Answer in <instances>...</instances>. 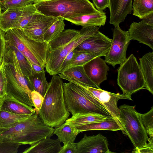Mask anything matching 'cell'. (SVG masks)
Here are the masks:
<instances>
[{"mask_svg": "<svg viewBox=\"0 0 153 153\" xmlns=\"http://www.w3.org/2000/svg\"><path fill=\"white\" fill-rule=\"evenodd\" d=\"M97 26L82 27L80 30H64L48 44L46 71L51 75L59 74L67 55L84 40L99 30Z\"/></svg>", "mask_w": 153, "mask_h": 153, "instance_id": "6da1fadb", "label": "cell"}, {"mask_svg": "<svg viewBox=\"0 0 153 153\" xmlns=\"http://www.w3.org/2000/svg\"><path fill=\"white\" fill-rule=\"evenodd\" d=\"M54 128L46 125L36 113L9 128H0V143L10 142L30 146L51 137Z\"/></svg>", "mask_w": 153, "mask_h": 153, "instance_id": "7a4b0ae2", "label": "cell"}, {"mask_svg": "<svg viewBox=\"0 0 153 153\" xmlns=\"http://www.w3.org/2000/svg\"><path fill=\"white\" fill-rule=\"evenodd\" d=\"M63 84L59 75L53 76L39 113L44 123L52 128H56L64 123L70 114L65 101Z\"/></svg>", "mask_w": 153, "mask_h": 153, "instance_id": "3957f363", "label": "cell"}, {"mask_svg": "<svg viewBox=\"0 0 153 153\" xmlns=\"http://www.w3.org/2000/svg\"><path fill=\"white\" fill-rule=\"evenodd\" d=\"M3 61L7 82L6 94L34 107L31 96L34 88L28 78L22 72L15 53L6 41Z\"/></svg>", "mask_w": 153, "mask_h": 153, "instance_id": "277c9868", "label": "cell"}, {"mask_svg": "<svg viewBox=\"0 0 153 153\" xmlns=\"http://www.w3.org/2000/svg\"><path fill=\"white\" fill-rule=\"evenodd\" d=\"M63 88L66 107L72 115L93 113L112 117L102 104L83 87L70 82L63 83Z\"/></svg>", "mask_w": 153, "mask_h": 153, "instance_id": "5b68a950", "label": "cell"}, {"mask_svg": "<svg viewBox=\"0 0 153 153\" xmlns=\"http://www.w3.org/2000/svg\"><path fill=\"white\" fill-rule=\"evenodd\" d=\"M34 5L39 12L45 16L64 20L99 11L89 0H39Z\"/></svg>", "mask_w": 153, "mask_h": 153, "instance_id": "8992f818", "label": "cell"}, {"mask_svg": "<svg viewBox=\"0 0 153 153\" xmlns=\"http://www.w3.org/2000/svg\"><path fill=\"white\" fill-rule=\"evenodd\" d=\"M6 41L15 46L25 56L30 65L35 64L45 67L48 43L31 39L20 28L10 29L5 32Z\"/></svg>", "mask_w": 153, "mask_h": 153, "instance_id": "52a82bcc", "label": "cell"}, {"mask_svg": "<svg viewBox=\"0 0 153 153\" xmlns=\"http://www.w3.org/2000/svg\"><path fill=\"white\" fill-rule=\"evenodd\" d=\"M135 105L123 104L118 108L119 120L125 132L135 147L145 145L148 140L143 125L141 114L135 109Z\"/></svg>", "mask_w": 153, "mask_h": 153, "instance_id": "ba28073f", "label": "cell"}, {"mask_svg": "<svg viewBox=\"0 0 153 153\" xmlns=\"http://www.w3.org/2000/svg\"><path fill=\"white\" fill-rule=\"evenodd\" d=\"M117 84L123 93L131 96L138 90L145 89V82L137 59L132 54L117 69Z\"/></svg>", "mask_w": 153, "mask_h": 153, "instance_id": "9c48e42d", "label": "cell"}, {"mask_svg": "<svg viewBox=\"0 0 153 153\" xmlns=\"http://www.w3.org/2000/svg\"><path fill=\"white\" fill-rule=\"evenodd\" d=\"M113 34L110 49L104 60L114 67L117 64L121 65L127 59L126 52L130 40L127 31L122 30L119 26H114Z\"/></svg>", "mask_w": 153, "mask_h": 153, "instance_id": "30bf717a", "label": "cell"}, {"mask_svg": "<svg viewBox=\"0 0 153 153\" xmlns=\"http://www.w3.org/2000/svg\"><path fill=\"white\" fill-rule=\"evenodd\" d=\"M82 86L95 97L108 111L111 116L120 123L119 120V111L117 105L118 101L121 99L132 100L131 96L124 93L122 94L119 93L115 94L101 89L87 86Z\"/></svg>", "mask_w": 153, "mask_h": 153, "instance_id": "8fae6325", "label": "cell"}, {"mask_svg": "<svg viewBox=\"0 0 153 153\" xmlns=\"http://www.w3.org/2000/svg\"><path fill=\"white\" fill-rule=\"evenodd\" d=\"M58 18L45 16L37 10L31 22L22 29L29 38L36 42H44V33Z\"/></svg>", "mask_w": 153, "mask_h": 153, "instance_id": "7c38bea8", "label": "cell"}, {"mask_svg": "<svg viewBox=\"0 0 153 153\" xmlns=\"http://www.w3.org/2000/svg\"><path fill=\"white\" fill-rule=\"evenodd\" d=\"M76 144V153H114L109 149L106 137L100 134L92 136H88L85 134Z\"/></svg>", "mask_w": 153, "mask_h": 153, "instance_id": "4fadbf2b", "label": "cell"}, {"mask_svg": "<svg viewBox=\"0 0 153 153\" xmlns=\"http://www.w3.org/2000/svg\"><path fill=\"white\" fill-rule=\"evenodd\" d=\"M112 39L99 30L81 43L75 49L97 53L105 56L109 51Z\"/></svg>", "mask_w": 153, "mask_h": 153, "instance_id": "5bb4252c", "label": "cell"}, {"mask_svg": "<svg viewBox=\"0 0 153 153\" xmlns=\"http://www.w3.org/2000/svg\"><path fill=\"white\" fill-rule=\"evenodd\" d=\"M83 66L89 78L99 87H100L102 82L107 79L109 67L101 57L92 59Z\"/></svg>", "mask_w": 153, "mask_h": 153, "instance_id": "9a60e30c", "label": "cell"}, {"mask_svg": "<svg viewBox=\"0 0 153 153\" xmlns=\"http://www.w3.org/2000/svg\"><path fill=\"white\" fill-rule=\"evenodd\" d=\"M129 39L136 40L153 50V26L144 23L142 20L131 23L127 31Z\"/></svg>", "mask_w": 153, "mask_h": 153, "instance_id": "2e32d148", "label": "cell"}, {"mask_svg": "<svg viewBox=\"0 0 153 153\" xmlns=\"http://www.w3.org/2000/svg\"><path fill=\"white\" fill-rule=\"evenodd\" d=\"M133 0H109V23L114 26H119L132 10Z\"/></svg>", "mask_w": 153, "mask_h": 153, "instance_id": "e0dca14e", "label": "cell"}, {"mask_svg": "<svg viewBox=\"0 0 153 153\" xmlns=\"http://www.w3.org/2000/svg\"><path fill=\"white\" fill-rule=\"evenodd\" d=\"M58 74L62 79L72 82L82 86H87L97 89L100 87L92 81L86 73L83 66L69 68Z\"/></svg>", "mask_w": 153, "mask_h": 153, "instance_id": "ac0fdd59", "label": "cell"}, {"mask_svg": "<svg viewBox=\"0 0 153 153\" xmlns=\"http://www.w3.org/2000/svg\"><path fill=\"white\" fill-rule=\"evenodd\" d=\"M72 127L77 135L82 131L94 130H121L125 134L124 131L121 124L112 117H107L103 120Z\"/></svg>", "mask_w": 153, "mask_h": 153, "instance_id": "d6986e66", "label": "cell"}, {"mask_svg": "<svg viewBox=\"0 0 153 153\" xmlns=\"http://www.w3.org/2000/svg\"><path fill=\"white\" fill-rule=\"evenodd\" d=\"M0 109L19 114L32 115L36 113L35 108L22 103L6 94L0 100Z\"/></svg>", "mask_w": 153, "mask_h": 153, "instance_id": "ffe728a7", "label": "cell"}, {"mask_svg": "<svg viewBox=\"0 0 153 153\" xmlns=\"http://www.w3.org/2000/svg\"><path fill=\"white\" fill-rule=\"evenodd\" d=\"M105 14L103 11H99L96 13L82 15L65 20L82 27H100L105 25L106 20Z\"/></svg>", "mask_w": 153, "mask_h": 153, "instance_id": "44dd1931", "label": "cell"}, {"mask_svg": "<svg viewBox=\"0 0 153 153\" xmlns=\"http://www.w3.org/2000/svg\"><path fill=\"white\" fill-rule=\"evenodd\" d=\"M62 146L58 139L45 138L25 149L23 153H59Z\"/></svg>", "mask_w": 153, "mask_h": 153, "instance_id": "7402d4cb", "label": "cell"}, {"mask_svg": "<svg viewBox=\"0 0 153 153\" xmlns=\"http://www.w3.org/2000/svg\"><path fill=\"white\" fill-rule=\"evenodd\" d=\"M139 65L145 82V89L153 94V52L148 53L140 59Z\"/></svg>", "mask_w": 153, "mask_h": 153, "instance_id": "603a6c76", "label": "cell"}, {"mask_svg": "<svg viewBox=\"0 0 153 153\" xmlns=\"http://www.w3.org/2000/svg\"><path fill=\"white\" fill-rule=\"evenodd\" d=\"M22 9H8L0 12V29L4 32L11 29L20 18Z\"/></svg>", "mask_w": 153, "mask_h": 153, "instance_id": "cb8c5ba5", "label": "cell"}, {"mask_svg": "<svg viewBox=\"0 0 153 153\" xmlns=\"http://www.w3.org/2000/svg\"><path fill=\"white\" fill-rule=\"evenodd\" d=\"M74 53L70 61L62 68V71L69 68L75 66H83L92 59L101 57L100 54L92 52L74 49Z\"/></svg>", "mask_w": 153, "mask_h": 153, "instance_id": "d4e9b609", "label": "cell"}, {"mask_svg": "<svg viewBox=\"0 0 153 153\" xmlns=\"http://www.w3.org/2000/svg\"><path fill=\"white\" fill-rule=\"evenodd\" d=\"M107 117L103 115L93 113H78L72 115L65 122L72 127L103 120Z\"/></svg>", "mask_w": 153, "mask_h": 153, "instance_id": "484cf974", "label": "cell"}, {"mask_svg": "<svg viewBox=\"0 0 153 153\" xmlns=\"http://www.w3.org/2000/svg\"><path fill=\"white\" fill-rule=\"evenodd\" d=\"M31 115L15 114L0 109V128L11 127Z\"/></svg>", "mask_w": 153, "mask_h": 153, "instance_id": "4316f807", "label": "cell"}, {"mask_svg": "<svg viewBox=\"0 0 153 153\" xmlns=\"http://www.w3.org/2000/svg\"><path fill=\"white\" fill-rule=\"evenodd\" d=\"M53 134L56 135L58 139L63 145L68 141L74 142L77 134L74 128L68 123L65 122L54 129Z\"/></svg>", "mask_w": 153, "mask_h": 153, "instance_id": "83f0119b", "label": "cell"}, {"mask_svg": "<svg viewBox=\"0 0 153 153\" xmlns=\"http://www.w3.org/2000/svg\"><path fill=\"white\" fill-rule=\"evenodd\" d=\"M132 7L133 15L142 19L153 12V0H134Z\"/></svg>", "mask_w": 153, "mask_h": 153, "instance_id": "f1b7e54d", "label": "cell"}, {"mask_svg": "<svg viewBox=\"0 0 153 153\" xmlns=\"http://www.w3.org/2000/svg\"><path fill=\"white\" fill-rule=\"evenodd\" d=\"M28 78L34 90L44 97L49 85L45 76V71L38 73L32 70V74Z\"/></svg>", "mask_w": 153, "mask_h": 153, "instance_id": "f546056e", "label": "cell"}, {"mask_svg": "<svg viewBox=\"0 0 153 153\" xmlns=\"http://www.w3.org/2000/svg\"><path fill=\"white\" fill-rule=\"evenodd\" d=\"M36 11L34 4L28 5L24 7L18 21L13 25L12 29H23L32 20Z\"/></svg>", "mask_w": 153, "mask_h": 153, "instance_id": "4dcf8cb0", "label": "cell"}, {"mask_svg": "<svg viewBox=\"0 0 153 153\" xmlns=\"http://www.w3.org/2000/svg\"><path fill=\"white\" fill-rule=\"evenodd\" d=\"M63 17H58V19L47 30L44 35L45 42L48 43L55 39L64 30L65 24Z\"/></svg>", "mask_w": 153, "mask_h": 153, "instance_id": "1f68e13d", "label": "cell"}, {"mask_svg": "<svg viewBox=\"0 0 153 153\" xmlns=\"http://www.w3.org/2000/svg\"><path fill=\"white\" fill-rule=\"evenodd\" d=\"M39 0H0V12L8 9H22L28 5L34 4Z\"/></svg>", "mask_w": 153, "mask_h": 153, "instance_id": "d6a6232c", "label": "cell"}, {"mask_svg": "<svg viewBox=\"0 0 153 153\" xmlns=\"http://www.w3.org/2000/svg\"><path fill=\"white\" fill-rule=\"evenodd\" d=\"M7 42L15 53L22 73L28 78L32 74L33 70L30 63L23 54L15 46Z\"/></svg>", "mask_w": 153, "mask_h": 153, "instance_id": "836d02e7", "label": "cell"}, {"mask_svg": "<svg viewBox=\"0 0 153 153\" xmlns=\"http://www.w3.org/2000/svg\"><path fill=\"white\" fill-rule=\"evenodd\" d=\"M143 125L149 137H153V106L147 112L141 114Z\"/></svg>", "mask_w": 153, "mask_h": 153, "instance_id": "e575fe53", "label": "cell"}, {"mask_svg": "<svg viewBox=\"0 0 153 153\" xmlns=\"http://www.w3.org/2000/svg\"><path fill=\"white\" fill-rule=\"evenodd\" d=\"M20 145L12 142H0V153H16Z\"/></svg>", "mask_w": 153, "mask_h": 153, "instance_id": "d590c367", "label": "cell"}, {"mask_svg": "<svg viewBox=\"0 0 153 153\" xmlns=\"http://www.w3.org/2000/svg\"><path fill=\"white\" fill-rule=\"evenodd\" d=\"M7 78L4 62L0 66V100L6 93Z\"/></svg>", "mask_w": 153, "mask_h": 153, "instance_id": "8d00e7d4", "label": "cell"}, {"mask_svg": "<svg viewBox=\"0 0 153 153\" xmlns=\"http://www.w3.org/2000/svg\"><path fill=\"white\" fill-rule=\"evenodd\" d=\"M31 98L35 107L36 114H38L44 100L43 97L38 92L34 90L31 93Z\"/></svg>", "mask_w": 153, "mask_h": 153, "instance_id": "74e56055", "label": "cell"}, {"mask_svg": "<svg viewBox=\"0 0 153 153\" xmlns=\"http://www.w3.org/2000/svg\"><path fill=\"white\" fill-rule=\"evenodd\" d=\"M148 143L140 147H134L132 152L134 153H153V137L148 138Z\"/></svg>", "mask_w": 153, "mask_h": 153, "instance_id": "f35d334b", "label": "cell"}, {"mask_svg": "<svg viewBox=\"0 0 153 153\" xmlns=\"http://www.w3.org/2000/svg\"><path fill=\"white\" fill-rule=\"evenodd\" d=\"M76 143L68 141L62 146L59 153H76Z\"/></svg>", "mask_w": 153, "mask_h": 153, "instance_id": "ab89813d", "label": "cell"}, {"mask_svg": "<svg viewBox=\"0 0 153 153\" xmlns=\"http://www.w3.org/2000/svg\"><path fill=\"white\" fill-rule=\"evenodd\" d=\"M6 41L5 32L0 29V66L3 62Z\"/></svg>", "mask_w": 153, "mask_h": 153, "instance_id": "60d3db41", "label": "cell"}, {"mask_svg": "<svg viewBox=\"0 0 153 153\" xmlns=\"http://www.w3.org/2000/svg\"><path fill=\"white\" fill-rule=\"evenodd\" d=\"M93 5L99 11H102L109 7V0H92Z\"/></svg>", "mask_w": 153, "mask_h": 153, "instance_id": "b9f144b4", "label": "cell"}, {"mask_svg": "<svg viewBox=\"0 0 153 153\" xmlns=\"http://www.w3.org/2000/svg\"><path fill=\"white\" fill-rule=\"evenodd\" d=\"M142 19L144 23L153 26V12L146 15Z\"/></svg>", "mask_w": 153, "mask_h": 153, "instance_id": "7bdbcfd3", "label": "cell"}, {"mask_svg": "<svg viewBox=\"0 0 153 153\" xmlns=\"http://www.w3.org/2000/svg\"><path fill=\"white\" fill-rule=\"evenodd\" d=\"M33 70L36 73H40L45 71L44 67L35 64L31 65Z\"/></svg>", "mask_w": 153, "mask_h": 153, "instance_id": "ee69618b", "label": "cell"}, {"mask_svg": "<svg viewBox=\"0 0 153 153\" xmlns=\"http://www.w3.org/2000/svg\"><path fill=\"white\" fill-rule=\"evenodd\" d=\"M74 50L70 52H69V53L66 56V57L64 61V62H63V64L62 69L65 66V65H66V64L69 61H70V60L72 58L74 55Z\"/></svg>", "mask_w": 153, "mask_h": 153, "instance_id": "f6af8a7d", "label": "cell"}, {"mask_svg": "<svg viewBox=\"0 0 153 153\" xmlns=\"http://www.w3.org/2000/svg\"><path fill=\"white\" fill-rule=\"evenodd\" d=\"M43 1H49V0H42Z\"/></svg>", "mask_w": 153, "mask_h": 153, "instance_id": "bcb514c9", "label": "cell"}]
</instances>
